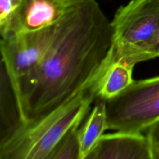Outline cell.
I'll use <instances>...</instances> for the list:
<instances>
[{"instance_id": "6da1fadb", "label": "cell", "mask_w": 159, "mask_h": 159, "mask_svg": "<svg viewBox=\"0 0 159 159\" xmlns=\"http://www.w3.org/2000/svg\"><path fill=\"white\" fill-rule=\"evenodd\" d=\"M112 36L96 0H71L40 64L9 80L23 123L44 117L90 85L112 62Z\"/></svg>"}, {"instance_id": "7a4b0ae2", "label": "cell", "mask_w": 159, "mask_h": 159, "mask_svg": "<svg viewBox=\"0 0 159 159\" xmlns=\"http://www.w3.org/2000/svg\"><path fill=\"white\" fill-rule=\"evenodd\" d=\"M107 66L88 86L74 98L34 122L20 128L0 144V159H49L64 136L82 124L97 97L99 81Z\"/></svg>"}, {"instance_id": "3957f363", "label": "cell", "mask_w": 159, "mask_h": 159, "mask_svg": "<svg viewBox=\"0 0 159 159\" xmlns=\"http://www.w3.org/2000/svg\"><path fill=\"white\" fill-rule=\"evenodd\" d=\"M108 129L145 131L159 120V76L134 81L116 97L106 101Z\"/></svg>"}, {"instance_id": "277c9868", "label": "cell", "mask_w": 159, "mask_h": 159, "mask_svg": "<svg viewBox=\"0 0 159 159\" xmlns=\"http://www.w3.org/2000/svg\"><path fill=\"white\" fill-rule=\"evenodd\" d=\"M159 26V0H131L116 10L111 21L112 62L139 51Z\"/></svg>"}, {"instance_id": "5b68a950", "label": "cell", "mask_w": 159, "mask_h": 159, "mask_svg": "<svg viewBox=\"0 0 159 159\" xmlns=\"http://www.w3.org/2000/svg\"><path fill=\"white\" fill-rule=\"evenodd\" d=\"M57 24L38 30L8 32L1 36L2 65L9 80L25 75L40 64L54 40Z\"/></svg>"}, {"instance_id": "8992f818", "label": "cell", "mask_w": 159, "mask_h": 159, "mask_svg": "<svg viewBox=\"0 0 159 159\" xmlns=\"http://www.w3.org/2000/svg\"><path fill=\"white\" fill-rule=\"evenodd\" d=\"M71 2V0H22L6 33L38 30L54 26L65 15Z\"/></svg>"}, {"instance_id": "52a82bcc", "label": "cell", "mask_w": 159, "mask_h": 159, "mask_svg": "<svg viewBox=\"0 0 159 159\" xmlns=\"http://www.w3.org/2000/svg\"><path fill=\"white\" fill-rule=\"evenodd\" d=\"M86 159H151L148 141L141 132L103 134Z\"/></svg>"}, {"instance_id": "ba28073f", "label": "cell", "mask_w": 159, "mask_h": 159, "mask_svg": "<svg viewBox=\"0 0 159 159\" xmlns=\"http://www.w3.org/2000/svg\"><path fill=\"white\" fill-rule=\"evenodd\" d=\"M83 122L79 130L80 159H86L108 129L106 101L96 98L93 110Z\"/></svg>"}, {"instance_id": "9c48e42d", "label": "cell", "mask_w": 159, "mask_h": 159, "mask_svg": "<svg viewBox=\"0 0 159 159\" xmlns=\"http://www.w3.org/2000/svg\"><path fill=\"white\" fill-rule=\"evenodd\" d=\"M22 124L23 121L9 76L4 67L2 65L0 144L13 134Z\"/></svg>"}, {"instance_id": "30bf717a", "label": "cell", "mask_w": 159, "mask_h": 159, "mask_svg": "<svg viewBox=\"0 0 159 159\" xmlns=\"http://www.w3.org/2000/svg\"><path fill=\"white\" fill-rule=\"evenodd\" d=\"M134 67L122 61L111 62L99 81L96 98L109 100L128 88L134 81Z\"/></svg>"}, {"instance_id": "8fae6325", "label": "cell", "mask_w": 159, "mask_h": 159, "mask_svg": "<svg viewBox=\"0 0 159 159\" xmlns=\"http://www.w3.org/2000/svg\"><path fill=\"white\" fill-rule=\"evenodd\" d=\"M82 124L73 127L53 151L49 159H80L79 130Z\"/></svg>"}, {"instance_id": "7c38bea8", "label": "cell", "mask_w": 159, "mask_h": 159, "mask_svg": "<svg viewBox=\"0 0 159 159\" xmlns=\"http://www.w3.org/2000/svg\"><path fill=\"white\" fill-rule=\"evenodd\" d=\"M159 57V26L152 38L143 48L130 57L120 60L128 65L135 66L140 62L152 60Z\"/></svg>"}, {"instance_id": "4fadbf2b", "label": "cell", "mask_w": 159, "mask_h": 159, "mask_svg": "<svg viewBox=\"0 0 159 159\" xmlns=\"http://www.w3.org/2000/svg\"><path fill=\"white\" fill-rule=\"evenodd\" d=\"M22 0H0V35L7 32L12 16Z\"/></svg>"}, {"instance_id": "5bb4252c", "label": "cell", "mask_w": 159, "mask_h": 159, "mask_svg": "<svg viewBox=\"0 0 159 159\" xmlns=\"http://www.w3.org/2000/svg\"><path fill=\"white\" fill-rule=\"evenodd\" d=\"M145 131L151 159H159V120L152 124Z\"/></svg>"}]
</instances>
